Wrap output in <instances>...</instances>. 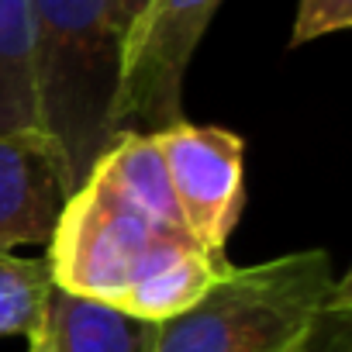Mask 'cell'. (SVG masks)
I'll list each match as a JSON object with an SVG mask.
<instances>
[{"instance_id":"cell-8","label":"cell","mask_w":352,"mask_h":352,"mask_svg":"<svg viewBox=\"0 0 352 352\" xmlns=\"http://www.w3.org/2000/svg\"><path fill=\"white\" fill-rule=\"evenodd\" d=\"M49 324L56 352H148L152 324H142L111 307L66 297L52 287Z\"/></svg>"},{"instance_id":"cell-7","label":"cell","mask_w":352,"mask_h":352,"mask_svg":"<svg viewBox=\"0 0 352 352\" xmlns=\"http://www.w3.org/2000/svg\"><path fill=\"white\" fill-rule=\"evenodd\" d=\"M0 138H45L28 0H0Z\"/></svg>"},{"instance_id":"cell-1","label":"cell","mask_w":352,"mask_h":352,"mask_svg":"<svg viewBox=\"0 0 352 352\" xmlns=\"http://www.w3.org/2000/svg\"><path fill=\"white\" fill-rule=\"evenodd\" d=\"M345 280L324 249L232 266L190 311L152 324L148 352H311Z\"/></svg>"},{"instance_id":"cell-6","label":"cell","mask_w":352,"mask_h":352,"mask_svg":"<svg viewBox=\"0 0 352 352\" xmlns=\"http://www.w3.org/2000/svg\"><path fill=\"white\" fill-rule=\"evenodd\" d=\"M66 204L59 162L45 138H0V256L52 239Z\"/></svg>"},{"instance_id":"cell-13","label":"cell","mask_w":352,"mask_h":352,"mask_svg":"<svg viewBox=\"0 0 352 352\" xmlns=\"http://www.w3.org/2000/svg\"><path fill=\"white\" fill-rule=\"evenodd\" d=\"M25 338H28V352H56V335H52L49 314H45V321H38Z\"/></svg>"},{"instance_id":"cell-10","label":"cell","mask_w":352,"mask_h":352,"mask_svg":"<svg viewBox=\"0 0 352 352\" xmlns=\"http://www.w3.org/2000/svg\"><path fill=\"white\" fill-rule=\"evenodd\" d=\"M352 25V0H297V18L290 32V45H307L331 32H345Z\"/></svg>"},{"instance_id":"cell-3","label":"cell","mask_w":352,"mask_h":352,"mask_svg":"<svg viewBox=\"0 0 352 352\" xmlns=\"http://www.w3.org/2000/svg\"><path fill=\"white\" fill-rule=\"evenodd\" d=\"M194 252L204 249L184 225L155 218L90 169L59 211L45 266L59 294L118 311L148 276Z\"/></svg>"},{"instance_id":"cell-9","label":"cell","mask_w":352,"mask_h":352,"mask_svg":"<svg viewBox=\"0 0 352 352\" xmlns=\"http://www.w3.org/2000/svg\"><path fill=\"white\" fill-rule=\"evenodd\" d=\"M52 276L45 259L0 256V338L28 335L49 314Z\"/></svg>"},{"instance_id":"cell-5","label":"cell","mask_w":352,"mask_h":352,"mask_svg":"<svg viewBox=\"0 0 352 352\" xmlns=\"http://www.w3.org/2000/svg\"><path fill=\"white\" fill-rule=\"evenodd\" d=\"M152 142L166 162L184 228L204 252L225 256V245L245 208L242 135L218 124H194L184 118L155 131Z\"/></svg>"},{"instance_id":"cell-11","label":"cell","mask_w":352,"mask_h":352,"mask_svg":"<svg viewBox=\"0 0 352 352\" xmlns=\"http://www.w3.org/2000/svg\"><path fill=\"white\" fill-rule=\"evenodd\" d=\"M311 352H352V280H345L335 294Z\"/></svg>"},{"instance_id":"cell-12","label":"cell","mask_w":352,"mask_h":352,"mask_svg":"<svg viewBox=\"0 0 352 352\" xmlns=\"http://www.w3.org/2000/svg\"><path fill=\"white\" fill-rule=\"evenodd\" d=\"M145 8H148V0H107L111 28H114V35L121 38V45L131 38L135 25H138L142 14H145Z\"/></svg>"},{"instance_id":"cell-2","label":"cell","mask_w":352,"mask_h":352,"mask_svg":"<svg viewBox=\"0 0 352 352\" xmlns=\"http://www.w3.org/2000/svg\"><path fill=\"white\" fill-rule=\"evenodd\" d=\"M38 114L69 197L114 142L111 114L124 45L111 28L107 0H28Z\"/></svg>"},{"instance_id":"cell-4","label":"cell","mask_w":352,"mask_h":352,"mask_svg":"<svg viewBox=\"0 0 352 352\" xmlns=\"http://www.w3.org/2000/svg\"><path fill=\"white\" fill-rule=\"evenodd\" d=\"M221 0H148L124 42L121 83L114 97V138L155 135L184 121V80Z\"/></svg>"}]
</instances>
